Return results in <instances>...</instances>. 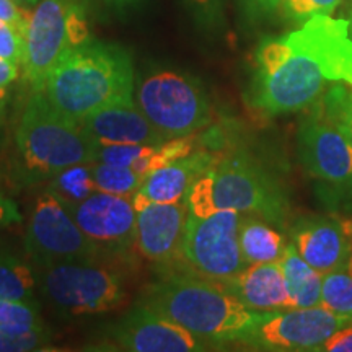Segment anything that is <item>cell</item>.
Wrapping results in <instances>:
<instances>
[{"mask_svg":"<svg viewBox=\"0 0 352 352\" xmlns=\"http://www.w3.org/2000/svg\"><path fill=\"white\" fill-rule=\"evenodd\" d=\"M338 83L352 87L351 21L315 15L284 36L263 39L250 103L270 116L297 113Z\"/></svg>","mask_w":352,"mask_h":352,"instance_id":"6da1fadb","label":"cell"},{"mask_svg":"<svg viewBox=\"0 0 352 352\" xmlns=\"http://www.w3.org/2000/svg\"><path fill=\"white\" fill-rule=\"evenodd\" d=\"M132 90L129 52L120 44L88 39L60 57L41 91L57 111L80 122L108 104L132 98Z\"/></svg>","mask_w":352,"mask_h":352,"instance_id":"7a4b0ae2","label":"cell"},{"mask_svg":"<svg viewBox=\"0 0 352 352\" xmlns=\"http://www.w3.org/2000/svg\"><path fill=\"white\" fill-rule=\"evenodd\" d=\"M144 305L188 329L201 341H246L267 311L250 310L226 285L191 276H171L153 284Z\"/></svg>","mask_w":352,"mask_h":352,"instance_id":"3957f363","label":"cell"},{"mask_svg":"<svg viewBox=\"0 0 352 352\" xmlns=\"http://www.w3.org/2000/svg\"><path fill=\"white\" fill-rule=\"evenodd\" d=\"M20 178L36 183L78 164H94L96 144L82 124L52 107L34 90L15 134Z\"/></svg>","mask_w":352,"mask_h":352,"instance_id":"277c9868","label":"cell"},{"mask_svg":"<svg viewBox=\"0 0 352 352\" xmlns=\"http://www.w3.org/2000/svg\"><path fill=\"white\" fill-rule=\"evenodd\" d=\"M184 201L188 212L196 217L232 209L283 226L287 214V201L279 184L256 162L245 155L215 162L196 179Z\"/></svg>","mask_w":352,"mask_h":352,"instance_id":"5b68a950","label":"cell"},{"mask_svg":"<svg viewBox=\"0 0 352 352\" xmlns=\"http://www.w3.org/2000/svg\"><path fill=\"white\" fill-rule=\"evenodd\" d=\"M85 41L87 16L77 0H39L30 15L21 63L34 90H43L65 52Z\"/></svg>","mask_w":352,"mask_h":352,"instance_id":"8992f818","label":"cell"},{"mask_svg":"<svg viewBox=\"0 0 352 352\" xmlns=\"http://www.w3.org/2000/svg\"><path fill=\"white\" fill-rule=\"evenodd\" d=\"M135 103L165 139L188 138L210 122V104L195 77L160 70L140 82Z\"/></svg>","mask_w":352,"mask_h":352,"instance_id":"52a82bcc","label":"cell"},{"mask_svg":"<svg viewBox=\"0 0 352 352\" xmlns=\"http://www.w3.org/2000/svg\"><path fill=\"white\" fill-rule=\"evenodd\" d=\"M344 87L334 85L298 129V157L307 173L334 184L352 182V139L341 116Z\"/></svg>","mask_w":352,"mask_h":352,"instance_id":"ba28073f","label":"cell"},{"mask_svg":"<svg viewBox=\"0 0 352 352\" xmlns=\"http://www.w3.org/2000/svg\"><path fill=\"white\" fill-rule=\"evenodd\" d=\"M240 219L241 214L232 209L206 217L189 214L182 256L208 279L228 283L246 266L239 240Z\"/></svg>","mask_w":352,"mask_h":352,"instance_id":"9c48e42d","label":"cell"},{"mask_svg":"<svg viewBox=\"0 0 352 352\" xmlns=\"http://www.w3.org/2000/svg\"><path fill=\"white\" fill-rule=\"evenodd\" d=\"M46 297L69 315H95L122 302L121 276L91 261H65L47 266L43 277Z\"/></svg>","mask_w":352,"mask_h":352,"instance_id":"30bf717a","label":"cell"},{"mask_svg":"<svg viewBox=\"0 0 352 352\" xmlns=\"http://www.w3.org/2000/svg\"><path fill=\"white\" fill-rule=\"evenodd\" d=\"M26 250L46 266L65 261H94L101 252L78 227L63 197L52 189L36 199L26 230Z\"/></svg>","mask_w":352,"mask_h":352,"instance_id":"8fae6325","label":"cell"},{"mask_svg":"<svg viewBox=\"0 0 352 352\" xmlns=\"http://www.w3.org/2000/svg\"><path fill=\"white\" fill-rule=\"evenodd\" d=\"M351 323L321 305L267 311L245 342L264 351H320L333 333Z\"/></svg>","mask_w":352,"mask_h":352,"instance_id":"7c38bea8","label":"cell"},{"mask_svg":"<svg viewBox=\"0 0 352 352\" xmlns=\"http://www.w3.org/2000/svg\"><path fill=\"white\" fill-rule=\"evenodd\" d=\"M67 206L78 227L100 248L126 250L135 241L138 212L126 196L96 191L87 199Z\"/></svg>","mask_w":352,"mask_h":352,"instance_id":"4fadbf2b","label":"cell"},{"mask_svg":"<svg viewBox=\"0 0 352 352\" xmlns=\"http://www.w3.org/2000/svg\"><path fill=\"white\" fill-rule=\"evenodd\" d=\"M113 338L122 351L131 352H195L206 342L175 321L145 305L135 308L113 329Z\"/></svg>","mask_w":352,"mask_h":352,"instance_id":"5bb4252c","label":"cell"},{"mask_svg":"<svg viewBox=\"0 0 352 352\" xmlns=\"http://www.w3.org/2000/svg\"><path fill=\"white\" fill-rule=\"evenodd\" d=\"M188 215L186 201L151 202L140 209L135 220V241L140 253L160 263L182 254Z\"/></svg>","mask_w":352,"mask_h":352,"instance_id":"9a60e30c","label":"cell"},{"mask_svg":"<svg viewBox=\"0 0 352 352\" xmlns=\"http://www.w3.org/2000/svg\"><path fill=\"white\" fill-rule=\"evenodd\" d=\"M80 124L96 144L158 145L166 140L144 116L134 96L98 109Z\"/></svg>","mask_w":352,"mask_h":352,"instance_id":"2e32d148","label":"cell"},{"mask_svg":"<svg viewBox=\"0 0 352 352\" xmlns=\"http://www.w3.org/2000/svg\"><path fill=\"white\" fill-rule=\"evenodd\" d=\"M292 241L300 256L321 274L336 270L352 256L346 228L327 217L298 220L292 228Z\"/></svg>","mask_w":352,"mask_h":352,"instance_id":"e0dca14e","label":"cell"},{"mask_svg":"<svg viewBox=\"0 0 352 352\" xmlns=\"http://www.w3.org/2000/svg\"><path fill=\"white\" fill-rule=\"evenodd\" d=\"M215 164L206 152H192L191 155L176 160L145 176L142 186L132 195L135 212L151 202H179L184 201L188 191L196 179Z\"/></svg>","mask_w":352,"mask_h":352,"instance_id":"ac0fdd59","label":"cell"},{"mask_svg":"<svg viewBox=\"0 0 352 352\" xmlns=\"http://www.w3.org/2000/svg\"><path fill=\"white\" fill-rule=\"evenodd\" d=\"M223 285L250 310L283 311L292 308L279 261L248 264Z\"/></svg>","mask_w":352,"mask_h":352,"instance_id":"d6986e66","label":"cell"},{"mask_svg":"<svg viewBox=\"0 0 352 352\" xmlns=\"http://www.w3.org/2000/svg\"><path fill=\"white\" fill-rule=\"evenodd\" d=\"M279 264L287 283L292 308L320 307L323 276L300 256L294 243L285 246Z\"/></svg>","mask_w":352,"mask_h":352,"instance_id":"ffe728a7","label":"cell"},{"mask_svg":"<svg viewBox=\"0 0 352 352\" xmlns=\"http://www.w3.org/2000/svg\"><path fill=\"white\" fill-rule=\"evenodd\" d=\"M239 240L246 264L279 261L285 252L283 235L258 215L245 214L240 219Z\"/></svg>","mask_w":352,"mask_h":352,"instance_id":"44dd1931","label":"cell"},{"mask_svg":"<svg viewBox=\"0 0 352 352\" xmlns=\"http://www.w3.org/2000/svg\"><path fill=\"white\" fill-rule=\"evenodd\" d=\"M321 307L352 321V256L323 277Z\"/></svg>","mask_w":352,"mask_h":352,"instance_id":"7402d4cb","label":"cell"},{"mask_svg":"<svg viewBox=\"0 0 352 352\" xmlns=\"http://www.w3.org/2000/svg\"><path fill=\"white\" fill-rule=\"evenodd\" d=\"M36 277L20 259L0 254V300H32Z\"/></svg>","mask_w":352,"mask_h":352,"instance_id":"603a6c76","label":"cell"},{"mask_svg":"<svg viewBox=\"0 0 352 352\" xmlns=\"http://www.w3.org/2000/svg\"><path fill=\"white\" fill-rule=\"evenodd\" d=\"M0 329L15 336L46 331L32 300H0Z\"/></svg>","mask_w":352,"mask_h":352,"instance_id":"cb8c5ba5","label":"cell"},{"mask_svg":"<svg viewBox=\"0 0 352 352\" xmlns=\"http://www.w3.org/2000/svg\"><path fill=\"white\" fill-rule=\"evenodd\" d=\"M91 175H94V182L98 191L120 196L134 195L145 179V176L138 173L131 166L100 164V162L91 164Z\"/></svg>","mask_w":352,"mask_h":352,"instance_id":"d4e9b609","label":"cell"},{"mask_svg":"<svg viewBox=\"0 0 352 352\" xmlns=\"http://www.w3.org/2000/svg\"><path fill=\"white\" fill-rule=\"evenodd\" d=\"M52 191L67 204H76L98 191L91 175V164H78L57 173L52 182Z\"/></svg>","mask_w":352,"mask_h":352,"instance_id":"484cf974","label":"cell"},{"mask_svg":"<svg viewBox=\"0 0 352 352\" xmlns=\"http://www.w3.org/2000/svg\"><path fill=\"white\" fill-rule=\"evenodd\" d=\"M191 153L192 142L191 139H189V135L188 138L168 139L165 140V142L153 145L144 157H140L139 160L134 162V165H132L131 168H134L142 176H147L157 168L173 164L176 160H182V158L191 155Z\"/></svg>","mask_w":352,"mask_h":352,"instance_id":"4316f807","label":"cell"},{"mask_svg":"<svg viewBox=\"0 0 352 352\" xmlns=\"http://www.w3.org/2000/svg\"><path fill=\"white\" fill-rule=\"evenodd\" d=\"M153 145L135 144H98L96 145V160L100 164H111L132 166L135 160L144 157Z\"/></svg>","mask_w":352,"mask_h":352,"instance_id":"83f0119b","label":"cell"},{"mask_svg":"<svg viewBox=\"0 0 352 352\" xmlns=\"http://www.w3.org/2000/svg\"><path fill=\"white\" fill-rule=\"evenodd\" d=\"M341 0H284L283 13L290 21H307L315 15H333Z\"/></svg>","mask_w":352,"mask_h":352,"instance_id":"f1b7e54d","label":"cell"},{"mask_svg":"<svg viewBox=\"0 0 352 352\" xmlns=\"http://www.w3.org/2000/svg\"><path fill=\"white\" fill-rule=\"evenodd\" d=\"M26 30L0 20V57L12 60L13 64L21 65L25 52Z\"/></svg>","mask_w":352,"mask_h":352,"instance_id":"f546056e","label":"cell"},{"mask_svg":"<svg viewBox=\"0 0 352 352\" xmlns=\"http://www.w3.org/2000/svg\"><path fill=\"white\" fill-rule=\"evenodd\" d=\"M50 342L47 331H38L25 336H15L0 329V352H28L39 351Z\"/></svg>","mask_w":352,"mask_h":352,"instance_id":"4dcf8cb0","label":"cell"},{"mask_svg":"<svg viewBox=\"0 0 352 352\" xmlns=\"http://www.w3.org/2000/svg\"><path fill=\"white\" fill-rule=\"evenodd\" d=\"M196 19L206 26H215L222 20V0H188Z\"/></svg>","mask_w":352,"mask_h":352,"instance_id":"1f68e13d","label":"cell"},{"mask_svg":"<svg viewBox=\"0 0 352 352\" xmlns=\"http://www.w3.org/2000/svg\"><path fill=\"white\" fill-rule=\"evenodd\" d=\"M30 15L26 8L16 6L13 0H0V20L10 21V23L20 26V28H28Z\"/></svg>","mask_w":352,"mask_h":352,"instance_id":"d6a6232c","label":"cell"},{"mask_svg":"<svg viewBox=\"0 0 352 352\" xmlns=\"http://www.w3.org/2000/svg\"><path fill=\"white\" fill-rule=\"evenodd\" d=\"M320 351L352 352V323L346 324V327L338 329L336 333H333L331 336L323 342V346L320 347Z\"/></svg>","mask_w":352,"mask_h":352,"instance_id":"836d02e7","label":"cell"},{"mask_svg":"<svg viewBox=\"0 0 352 352\" xmlns=\"http://www.w3.org/2000/svg\"><path fill=\"white\" fill-rule=\"evenodd\" d=\"M284 0H243V6L254 19L266 16L274 13L277 8L283 7Z\"/></svg>","mask_w":352,"mask_h":352,"instance_id":"e575fe53","label":"cell"},{"mask_svg":"<svg viewBox=\"0 0 352 352\" xmlns=\"http://www.w3.org/2000/svg\"><path fill=\"white\" fill-rule=\"evenodd\" d=\"M21 222V214L16 204L7 196L0 195V228Z\"/></svg>","mask_w":352,"mask_h":352,"instance_id":"d590c367","label":"cell"},{"mask_svg":"<svg viewBox=\"0 0 352 352\" xmlns=\"http://www.w3.org/2000/svg\"><path fill=\"white\" fill-rule=\"evenodd\" d=\"M19 77V65L0 57V88H7Z\"/></svg>","mask_w":352,"mask_h":352,"instance_id":"8d00e7d4","label":"cell"},{"mask_svg":"<svg viewBox=\"0 0 352 352\" xmlns=\"http://www.w3.org/2000/svg\"><path fill=\"white\" fill-rule=\"evenodd\" d=\"M340 109H341L342 121H344V124L347 127V131H349L351 139H352V91H347L346 88L342 90Z\"/></svg>","mask_w":352,"mask_h":352,"instance_id":"74e56055","label":"cell"},{"mask_svg":"<svg viewBox=\"0 0 352 352\" xmlns=\"http://www.w3.org/2000/svg\"><path fill=\"white\" fill-rule=\"evenodd\" d=\"M13 2H15L16 6H20L21 8H26V10H28L30 7H33L34 3H38L39 0H13Z\"/></svg>","mask_w":352,"mask_h":352,"instance_id":"f35d334b","label":"cell"},{"mask_svg":"<svg viewBox=\"0 0 352 352\" xmlns=\"http://www.w3.org/2000/svg\"><path fill=\"white\" fill-rule=\"evenodd\" d=\"M6 96H7V88H0V104H6Z\"/></svg>","mask_w":352,"mask_h":352,"instance_id":"ab89813d","label":"cell"},{"mask_svg":"<svg viewBox=\"0 0 352 352\" xmlns=\"http://www.w3.org/2000/svg\"><path fill=\"white\" fill-rule=\"evenodd\" d=\"M108 2H114V3H127V2H134V0H108Z\"/></svg>","mask_w":352,"mask_h":352,"instance_id":"60d3db41","label":"cell"},{"mask_svg":"<svg viewBox=\"0 0 352 352\" xmlns=\"http://www.w3.org/2000/svg\"><path fill=\"white\" fill-rule=\"evenodd\" d=\"M2 111H3V104H0V118H2Z\"/></svg>","mask_w":352,"mask_h":352,"instance_id":"b9f144b4","label":"cell"},{"mask_svg":"<svg viewBox=\"0 0 352 352\" xmlns=\"http://www.w3.org/2000/svg\"><path fill=\"white\" fill-rule=\"evenodd\" d=\"M351 28H352V20H351Z\"/></svg>","mask_w":352,"mask_h":352,"instance_id":"7bdbcfd3","label":"cell"}]
</instances>
